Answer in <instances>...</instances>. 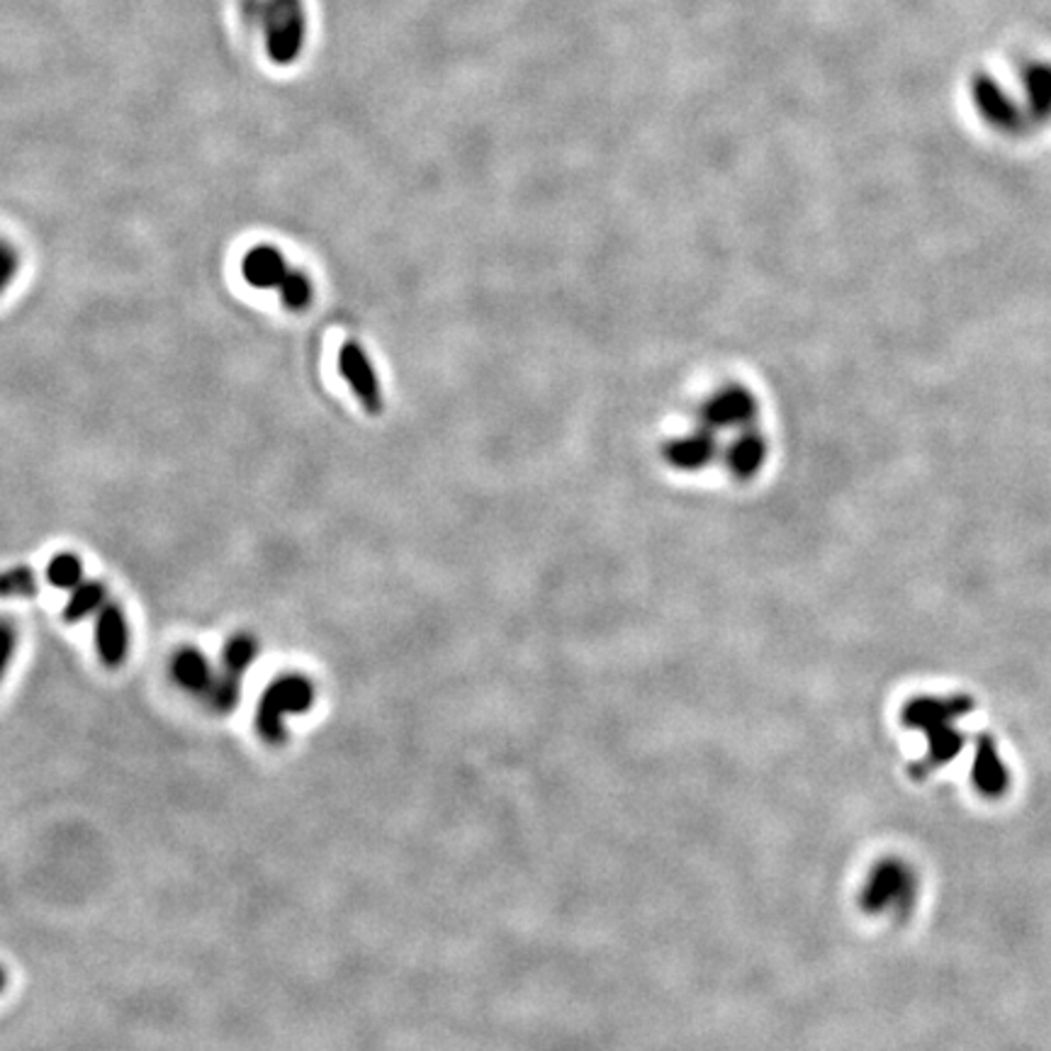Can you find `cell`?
Returning a JSON list of instances; mask_svg holds the SVG:
<instances>
[{"mask_svg": "<svg viewBox=\"0 0 1051 1051\" xmlns=\"http://www.w3.org/2000/svg\"><path fill=\"white\" fill-rule=\"evenodd\" d=\"M244 18L258 30L273 64L290 66L300 59L310 32L302 0H244Z\"/></svg>", "mask_w": 1051, "mask_h": 1051, "instance_id": "6da1fadb", "label": "cell"}, {"mask_svg": "<svg viewBox=\"0 0 1051 1051\" xmlns=\"http://www.w3.org/2000/svg\"><path fill=\"white\" fill-rule=\"evenodd\" d=\"M317 689L305 674H283L263 692L256 711V730L268 745H283L288 738L285 716L307 713L314 706Z\"/></svg>", "mask_w": 1051, "mask_h": 1051, "instance_id": "7a4b0ae2", "label": "cell"}, {"mask_svg": "<svg viewBox=\"0 0 1051 1051\" xmlns=\"http://www.w3.org/2000/svg\"><path fill=\"white\" fill-rule=\"evenodd\" d=\"M339 370L344 375V380L349 383L351 392L358 397V402L365 407V411L370 414H378L383 409V395H380V383L378 375L373 370V363L365 356V351L356 344V341H346L341 346L339 353Z\"/></svg>", "mask_w": 1051, "mask_h": 1051, "instance_id": "3957f363", "label": "cell"}, {"mask_svg": "<svg viewBox=\"0 0 1051 1051\" xmlns=\"http://www.w3.org/2000/svg\"><path fill=\"white\" fill-rule=\"evenodd\" d=\"M96 648L108 667H120L130 653V626L118 604H108L96 616Z\"/></svg>", "mask_w": 1051, "mask_h": 1051, "instance_id": "277c9868", "label": "cell"}, {"mask_svg": "<svg viewBox=\"0 0 1051 1051\" xmlns=\"http://www.w3.org/2000/svg\"><path fill=\"white\" fill-rule=\"evenodd\" d=\"M288 273H290L288 263H285L280 251L273 246L251 248L242 261L244 280L251 285V288H258V290H273V288L278 290Z\"/></svg>", "mask_w": 1051, "mask_h": 1051, "instance_id": "5b68a950", "label": "cell"}, {"mask_svg": "<svg viewBox=\"0 0 1051 1051\" xmlns=\"http://www.w3.org/2000/svg\"><path fill=\"white\" fill-rule=\"evenodd\" d=\"M170 679L190 694H208L214 682V674L210 660L204 657L198 648H180L178 653L170 657Z\"/></svg>", "mask_w": 1051, "mask_h": 1051, "instance_id": "8992f818", "label": "cell"}, {"mask_svg": "<svg viewBox=\"0 0 1051 1051\" xmlns=\"http://www.w3.org/2000/svg\"><path fill=\"white\" fill-rule=\"evenodd\" d=\"M874 876L876 878L870 888V898L874 900L876 908H886V906L900 908L910 904L912 878L908 872L900 870V866H890V870H884Z\"/></svg>", "mask_w": 1051, "mask_h": 1051, "instance_id": "52a82bcc", "label": "cell"}, {"mask_svg": "<svg viewBox=\"0 0 1051 1051\" xmlns=\"http://www.w3.org/2000/svg\"><path fill=\"white\" fill-rule=\"evenodd\" d=\"M106 587H102V582H81V585L74 587L71 591V597H68V604H66V609H64V619L68 623H76V621H84L86 616L90 613H98L102 607H106Z\"/></svg>", "mask_w": 1051, "mask_h": 1051, "instance_id": "ba28073f", "label": "cell"}, {"mask_svg": "<svg viewBox=\"0 0 1051 1051\" xmlns=\"http://www.w3.org/2000/svg\"><path fill=\"white\" fill-rule=\"evenodd\" d=\"M752 414V402L745 392L740 390H730L718 395L711 407H708V419H713L716 424H742L748 417Z\"/></svg>", "mask_w": 1051, "mask_h": 1051, "instance_id": "9c48e42d", "label": "cell"}, {"mask_svg": "<svg viewBox=\"0 0 1051 1051\" xmlns=\"http://www.w3.org/2000/svg\"><path fill=\"white\" fill-rule=\"evenodd\" d=\"M256 655H258L256 638H251L246 633L232 635L230 643L224 645V653H222L224 672H232V674H236V677H244V672L251 665H254Z\"/></svg>", "mask_w": 1051, "mask_h": 1051, "instance_id": "30bf717a", "label": "cell"}, {"mask_svg": "<svg viewBox=\"0 0 1051 1051\" xmlns=\"http://www.w3.org/2000/svg\"><path fill=\"white\" fill-rule=\"evenodd\" d=\"M204 696H208V704L217 713H230L239 706V699H242V677H236L232 672L214 674L212 687Z\"/></svg>", "mask_w": 1051, "mask_h": 1051, "instance_id": "8fae6325", "label": "cell"}, {"mask_svg": "<svg viewBox=\"0 0 1051 1051\" xmlns=\"http://www.w3.org/2000/svg\"><path fill=\"white\" fill-rule=\"evenodd\" d=\"M37 591H40V582L30 567L18 565V567L5 569V573H0V597L30 599V597H37Z\"/></svg>", "mask_w": 1051, "mask_h": 1051, "instance_id": "7c38bea8", "label": "cell"}, {"mask_svg": "<svg viewBox=\"0 0 1051 1051\" xmlns=\"http://www.w3.org/2000/svg\"><path fill=\"white\" fill-rule=\"evenodd\" d=\"M278 292H280L283 305L288 307V310L302 312V310H307V307H310L314 288H312L310 278H307L302 270H290L288 276H285V280L280 283Z\"/></svg>", "mask_w": 1051, "mask_h": 1051, "instance_id": "4fadbf2b", "label": "cell"}, {"mask_svg": "<svg viewBox=\"0 0 1051 1051\" xmlns=\"http://www.w3.org/2000/svg\"><path fill=\"white\" fill-rule=\"evenodd\" d=\"M47 579L56 589H74L84 582V563L71 553L56 555L47 567Z\"/></svg>", "mask_w": 1051, "mask_h": 1051, "instance_id": "5bb4252c", "label": "cell"}, {"mask_svg": "<svg viewBox=\"0 0 1051 1051\" xmlns=\"http://www.w3.org/2000/svg\"><path fill=\"white\" fill-rule=\"evenodd\" d=\"M762 458H764L762 441L742 439L733 449V453H730V465H733V471L738 475H750L762 465Z\"/></svg>", "mask_w": 1051, "mask_h": 1051, "instance_id": "9a60e30c", "label": "cell"}, {"mask_svg": "<svg viewBox=\"0 0 1051 1051\" xmlns=\"http://www.w3.org/2000/svg\"><path fill=\"white\" fill-rule=\"evenodd\" d=\"M708 453H711V449H708L706 439H679L670 449L672 461L682 467L704 465L708 461Z\"/></svg>", "mask_w": 1051, "mask_h": 1051, "instance_id": "2e32d148", "label": "cell"}, {"mask_svg": "<svg viewBox=\"0 0 1051 1051\" xmlns=\"http://www.w3.org/2000/svg\"><path fill=\"white\" fill-rule=\"evenodd\" d=\"M18 270H20V256L15 246L5 242V239H0V295H3L10 288V283L18 278Z\"/></svg>", "mask_w": 1051, "mask_h": 1051, "instance_id": "e0dca14e", "label": "cell"}, {"mask_svg": "<svg viewBox=\"0 0 1051 1051\" xmlns=\"http://www.w3.org/2000/svg\"><path fill=\"white\" fill-rule=\"evenodd\" d=\"M15 648H18L15 626L10 621H0V679L5 677L10 662H13Z\"/></svg>", "mask_w": 1051, "mask_h": 1051, "instance_id": "ac0fdd59", "label": "cell"}, {"mask_svg": "<svg viewBox=\"0 0 1051 1051\" xmlns=\"http://www.w3.org/2000/svg\"><path fill=\"white\" fill-rule=\"evenodd\" d=\"M5 986H8V974H5V969L0 966V993L5 991Z\"/></svg>", "mask_w": 1051, "mask_h": 1051, "instance_id": "d6986e66", "label": "cell"}]
</instances>
